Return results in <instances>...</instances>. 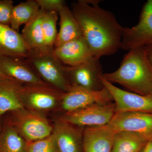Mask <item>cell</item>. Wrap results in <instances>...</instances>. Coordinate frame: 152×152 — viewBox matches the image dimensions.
Instances as JSON below:
<instances>
[{"label":"cell","mask_w":152,"mask_h":152,"mask_svg":"<svg viewBox=\"0 0 152 152\" xmlns=\"http://www.w3.org/2000/svg\"><path fill=\"white\" fill-rule=\"evenodd\" d=\"M99 1L79 0L71 10L94 56L113 55L121 49L124 28L111 12L102 8Z\"/></svg>","instance_id":"6da1fadb"},{"label":"cell","mask_w":152,"mask_h":152,"mask_svg":"<svg viewBox=\"0 0 152 152\" xmlns=\"http://www.w3.org/2000/svg\"><path fill=\"white\" fill-rule=\"evenodd\" d=\"M128 51L119 67L112 72L104 74L103 78L121 85L131 92L142 95L152 93V66L144 47H136Z\"/></svg>","instance_id":"7a4b0ae2"},{"label":"cell","mask_w":152,"mask_h":152,"mask_svg":"<svg viewBox=\"0 0 152 152\" xmlns=\"http://www.w3.org/2000/svg\"><path fill=\"white\" fill-rule=\"evenodd\" d=\"M26 59L39 77L47 83L64 93L66 92L70 88L67 66L56 57L53 51L41 53L31 52Z\"/></svg>","instance_id":"3957f363"},{"label":"cell","mask_w":152,"mask_h":152,"mask_svg":"<svg viewBox=\"0 0 152 152\" xmlns=\"http://www.w3.org/2000/svg\"><path fill=\"white\" fill-rule=\"evenodd\" d=\"M115 113L114 102L100 103L65 113L60 120L84 128L102 126L108 125Z\"/></svg>","instance_id":"277c9868"},{"label":"cell","mask_w":152,"mask_h":152,"mask_svg":"<svg viewBox=\"0 0 152 152\" xmlns=\"http://www.w3.org/2000/svg\"><path fill=\"white\" fill-rule=\"evenodd\" d=\"M64 93L45 83L23 84L19 91V97L23 107L35 111L53 108L61 102Z\"/></svg>","instance_id":"5b68a950"},{"label":"cell","mask_w":152,"mask_h":152,"mask_svg":"<svg viewBox=\"0 0 152 152\" xmlns=\"http://www.w3.org/2000/svg\"><path fill=\"white\" fill-rule=\"evenodd\" d=\"M15 112L14 128L27 142L41 140L51 134L53 128L37 111L23 107Z\"/></svg>","instance_id":"8992f818"},{"label":"cell","mask_w":152,"mask_h":152,"mask_svg":"<svg viewBox=\"0 0 152 152\" xmlns=\"http://www.w3.org/2000/svg\"><path fill=\"white\" fill-rule=\"evenodd\" d=\"M99 59L91 56L78 65L67 66L68 78L71 85L91 91L102 90L104 88L102 80L104 73Z\"/></svg>","instance_id":"52a82bcc"},{"label":"cell","mask_w":152,"mask_h":152,"mask_svg":"<svg viewBox=\"0 0 152 152\" xmlns=\"http://www.w3.org/2000/svg\"><path fill=\"white\" fill-rule=\"evenodd\" d=\"M150 45H152V0L144 4L137 24L131 28H124L121 49L129 51Z\"/></svg>","instance_id":"ba28073f"},{"label":"cell","mask_w":152,"mask_h":152,"mask_svg":"<svg viewBox=\"0 0 152 152\" xmlns=\"http://www.w3.org/2000/svg\"><path fill=\"white\" fill-rule=\"evenodd\" d=\"M104 87L111 95L115 105L116 113L136 112L152 113V93L142 95L116 87L103 78Z\"/></svg>","instance_id":"9c48e42d"},{"label":"cell","mask_w":152,"mask_h":152,"mask_svg":"<svg viewBox=\"0 0 152 152\" xmlns=\"http://www.w3.org/2000/svg\"><path fill=\"white\" fill-rule=\"evenodd\" d=\"M114 102L111 95L104 88L99 91H93L71 85L67 91L64 93L61 101L63 110L69 112L96 103Z\"/></svg>","instance_id":"30bf717a"},{"label":"cell","mask_w":152,"mask_h":152,"mask_svg":"<svg viewBox=\"0 0 152 152\" xmlns=\"http://www.w3.org/2000/svg\"><path fill=\"white\" fill-rule=\"evenodd\" d=\"M107 126L115 132L130 131L140 134L149 140L152 139V113L136 112L116 113Z\"/></svg>","instance_id":"8fae6325"},{"label":"cell","mask_w":152,"mask_h":152,"mask_svg":"<svg viewBox=\"0 0 152 152\" xmlns=\"http://www.w3.org/2000/svg\"><path fill=\"white\" fill-rule=\"evenodd\" d=\"M85 128L60 120L55 125L54 135L58 152H83V134Z\"/></svg>","instance_id":"7c38bea8"},{"label":"cell","mask_w":152,"mask_h":152,"mask_svg":"<svg viewBox=\"0 0 152 152\" xmlns=\"http://www.w3.org/2000/svg\"><path fill=\"white\" fill-rule=\"evenodd\" d=\"M0 71L10 78L22 84L45 83L37 75L26 59L0 56Z\"/></svg>","instance_id":"4fadbf2b"},{"label":"cell","mask_w":152,"mask_h":152,"mask_svg":"<svg viewBox=\"0 0 152 152\" xmlns=\"http://www.w3.org/2000/svg\"><path fill=\"white\" fill-rule=\"evenodd\" d=\"M31 53L21 34L10 26L0 24V56L26 59Z\"/></svg>","instance_id":"5bb4252c"},{"label":"cell","mask_w":152,"mask_h":152,"mask_svg":"<svg viewBox=\"0 0 152 152\" xmlns=\"http://www.w3.org/2000/svg\"><path fill=\"white\" fill-rule=\"evenodd\" d=\"M115 134L107 125L85 128L83 152H111Z\"/></svg>","instance_id":"9a60e30c"},{"label":"cell","mask_w":152,"mask_h":152,"mask_svg":"<svg viewBox=\"0 0 152 152\" xmlns=\"http://www.w3.org/2000/svg\"><path fill=\"white\" fill-rule=\"evenodd\" d=\"M53 52L63 64L70 67L80 64L93 56L83 37L54 48Z\"/></svg>","instance_id":"2e32d148"},{"label":"cell","mask_w":152,"mask_h":152,"mask_svg":"<svg viewBox=\"0 0 152 152\" xmlns=\"http://www.w3.org/2000/svg\"><path fill=\"white\" fill-rule=\"evenodd\" d=\"M58 15L60 16V29L57 34L54 48L83 37L78 23L71 9L66 4L61 9Z\"/></svg>","instance_id":"e0dca14e"},{"label":"cell","mask_w":152,"mask_h":152,"mask_svg":"<svg viewBox=\"0 0 152 152\" xmlns=\"http://www.w3.org/2000/svg\"><path fill=\"white\" fill-rule=\"evenodd\" d=\"M42 11L27 24L22 30L21 35L26 44L32 52L46 53L50 51L45 43L42 26Z\"/></svg>","instance_id":"ac0fdd59"},{"label":"cell","mask_w":152,"mask_h":152,"mask_svg":"<svg viewBox=\"0 0 152 152\" xmlns=\"http://www.w3.org/2000/svg\"><path fill=\"white\" fill-rule=\"evenodd\" d=\"M22 84L14 80H0V115L24 107L19 95Z\"/></svg>","instance_id":"d6986e66"},{"label":"cell","mask_w":152,"mask_h":152,"mask_svg":"<svg viewBox=\"0 0 152 152\" xmlns=\"http://www.w3.org/2000/svg\"><path fill=\"white\" fill-rule=\"evenodd\" d=\"M149 140L134 132H116L114 135L111 152H141Z\"/></svg>","instance_id":"ffe728a7"},{"label":"cell","mask_w":152,"mask_h":152,"mask_svg":"<svg viewBox=\"0 0 152 152\" xmlns=\"http://www.w3.org/2000/svg\"><path fill=\"white\" fill-rule=\"evenodd\" d=\"M40 11L36 0H28L14 6L11 15L10 27L18 32L22 25H26Z\"/></svg>","instance_id":"44dd1931"},{"label":"cell","mask_w":152,"mask_h":152,"mask_svg":"<svg viewBox=\"0 0 152 152\" xmlns=\"http://www.w3.org/2000/svg\"><path fill=\"white\" fill-rule=\"evenodd\" d=\"M27 142L14 128H9L0 136V152H26Z\"/></svg>","instance_id":"7402d4cb"},{"label":"cell","mask_w":152,"mask_h":152,"mask_svg":"<svg viewBox=\"0 0 152 152\" xmlns=\"http://www.w3.org/2000/svg\"><path fill=\"white\" fill-rule=\"evenodd\" d=\"M42 12V26L45 43L48 50L53 51L58 34L56 25L58 14L55 12Z\"/></svg>","instance_id":"603a6c76"},{"label":"cell","mask_w":152,"mask_h":152,"mask_svg":"<svg viewBox=\"0 0 152 152\" xmlns=\"http://www.w3.org/2000/svg\"><path fill=\"white\" fill-rule=\"evenodd\" d=\"M26 152H58L54 135L45 138L27 142Z\"/></svg>","instance_id":"cb8c5ba5"},{"label":"cell","mask_w":152,"mask_h":152,"mask_svg":"<svg viewBox=\"0 0 152 152\" xmlns=\"http://www.w3.org/2000/svg\"><path fill=\"white\" fill-rule=\"evenodd\" d=\"M14 7L13 1L12 0H0V24L10 26Z\"/></svg>","instance_id":"d4e9b609"},{"label":"cell","mask_w":152,"mask_h":152,"mask_svg":"<svg viewBox=\"0 0 152 152\" xmlns=\"http://www.w3.org/2000/svg\"><path fill=\"white\" fill-rule=\"evenodd\" d=\"M41 11L45 12H59L64 6L66 5L64 0H36Z\"/></svg>","instance_id":"484cf974"},{"label":"cell","mask_w":152,"mask_h":152,"mask_svg":"<svg viewBox=\"0 0 152 152\" xmlns=\"http://www.w3.org/2000/svg\"><path fill=\"white\" fill-rule=\"evenodd\" d=\"M148 60L152 66V45L144 47Z\"/></svg>","instance_id":"4316f807"},{"label":"cell","mask_w":152,"mask_h":152,"mask_svg":"<svg viewBox=\"0 0 152 152\" xmlns=\"http://www.w3.org/2000/svg\"><path fill=\"white\" fill-rule=\"evenodd\" d=\"M141 152H152V139L148 141Z\"/></svg>","instance_id":"83f0119b"},{"label":"cell","mask_w":152,"mask_h":152,"mask_svg":"<svg viewBox=\"0 0 152 152\" xmlns=\"http://www.w3.org/2000/svg\"><path fill=\"white\" fill-rule=\"evenodd\" d=\"M13 80L12 79L6 76L3 73L0 71V80Z\"/></svg>","instance_id":"f1b7e54d"}]
</instances>
